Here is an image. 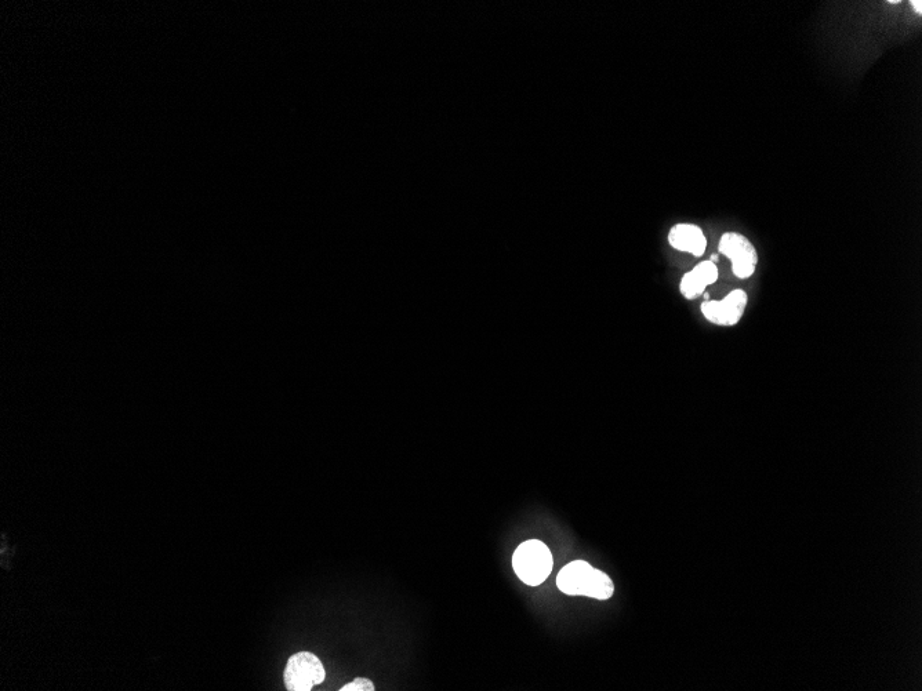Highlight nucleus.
Here are the masks:
<instances>
[{"instance_id": "8", "label": "nucleus", "mask_w": 922, "mask_h": 691, "mask_svg": "<svg viewBox=\"0 0 922 691\" xmlns=\"http://www.w3.org/2000/svg\"><path fill=\"white\" fill-rule=\"evenodd\" d=\"M376 687L372 680L366 678H357L354 682L341 687L340 691H375Z\"/></svg>"}, {"instance_id": "2", "label": "nucleus", "mask_w": 922, "mask_h": 691, "mask_svg": "<svg viewBox=\"0 0 922 691\" xmlns=\"http://www.w3.org/2000/svg\"><path fill=\"white\" fill-rule=\"evenodd\" d=\"M553 556L542 541L531 540L519 545L513 558L514 572L531 587L547 580L553 570Z\"/></svg>"}, {"instance_id": "4", "label": "nucleus", "mask_w": 922, "mask_h": 691, "mask_svg": "<svg viewBox=\"0 0 922 691\" xmlns=\"http://www.w3.org/2000/svg\"><path fill=\"white\" fill-rule=\"evenodd\" d=\"M326 678L325 667L315 654L300 652L289 658L286 665V689L289 691H310L312 687L321 685Z\"/></svg>"}, {"instance_id": "6", "label": "nucleus", "mask_w": 922, "mask_h": 691, "mask_svg": "<svg viewBox=\"0 0 922 691\" xmlns=\"http://www.w3.org/2000/svg\"><path fill=\"white\" fill-rule=\"evenodd\" d=\"M667 242L677 252L703 257L707 250V236L699 225L678 223L673 225L667 235Z\"/></svg>"}, {"instance_id": "7", "label": "nucleus", "mask_w": 922, "mask_h": 691, "mask_svg": "<svg viewBox=\"0 0 922 691\" xmlns=\"http://www.w3.org/2000/svg\"><path fill=\"white\" fill-rule=\"evenodd\" d=\"M718 272L717 264L714 260L700 261L691 271L686 272L680 280V293L686 300H696L703 296L707 287L717 283Z\"/></svg>"}, {"instance_id": "5", "label": "nucleus", "mask_w": 922, "mask_h": 691, "mask_svg": "<svg viewBox=\"0 0 922 691\" xmlns=\"http://www.w3.org/2000/svg\"><path fill=\"white\" fill-rule=\"evenodd\" d=\"M749 304V296L742 289L732 290L722 300H707L700 305V312L707 322L715 326L732 327L742 320Z\"/></svg>"}, {"instance_id": "1", "label": "nucleus", "mask_w": 922, "mask_h": 691, "mask_svg": "<svg viewBox=\"0 0 922 691\" xmlns=\"http://www.w3.org/2000/svg\"><path fill=\"white\" fill-rule=\"evenodd\" d=\"M557 585L566 595L600 600L611 598L615 591L611 578L584 560H575L566 565L558 574Z\"/></svg>"}, {"instance_id": "9", "label": "nucleus", "mask_w": 922, "mask_h": 691, "mask_svg": "<svg viewBox=\"0 0 922 691\" xmlns=\"http://www.w3.org/2000/svg\"><path fill=\"white\" fill-rule=\"evenodd\" d=\"M921 5H922L921 0H917V2H911V6H913V9H914V7H916V10H917V13H918V14H921V13H922V6H921Z\"/></svg>"}, {"instance_id": "3", "label": "nucleus", "mask_w": 922, "mask_h": 691, "mask_svg": "<svg viewBox=\"0 0 922 691\" xmlns=\"http://www.w3.org/2000/svg\"><path fill=\"white\" fill-rule=\"evenodd\" d=\"M718 252L731 260L736 278L749 279L758 265V252L754 243L739 232H725L718 243Z\"/></svg>"}]
</instances>
